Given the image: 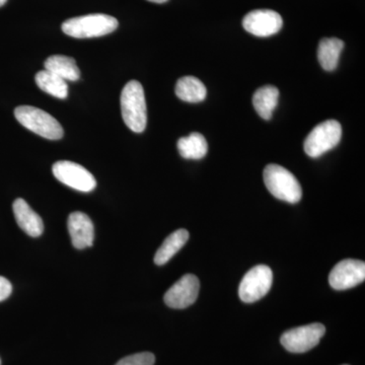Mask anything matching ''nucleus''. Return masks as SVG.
Listing matches in <instances>:
<instances>
[{"mask_svg":"<svg viewBox=\"0 0 365 365\" xmlns=\"http://www.w3.org/2000/svg\"><path fill=\"white\" fill-rule=\"evenodd\" d=\"M121 111L125 124L130 130L141 133L148 124V109L143 86L139 81H130L121 93Z\"/></svg>","mask_w":365,"mask_h":365,"instance_id":"obj_1","label":"nucleus"},{"mask_svg":"<svg viewBox=\"0 0 365 365\" xmlns=\"http://www.w3.org/2000/svg\"><path fill=\"white\" fill-rule=\"evenodd\" d=\"M118 21L104 14H88L71 19L62 24V31L67 36L76 39L102 37L114 32L118 28Z\"/></svg>","mask_w":365,"mask_h":365,"instance_id":"obj_2","label":"nucleus"},{"mask_svg":"<svg viewBox=\"0 0 365 365\" xmlns=\"http://www.w3.org/2000/svg\"><path fill=\"white\" fill-rule=\"evenodd\" d=\"M264 182L271 194L279 200L288 203L299 202L302 189L297 178L278 165H268L263 172Z\"/></svg>","mask_w":365,"mask_h":365,"instance_id":"obj_3","label":"nucleus"},{"mask_svg":"<svg viewBox=\"0 0 365 365\" xmlns=\"http://www.w3.org/2000/svg\"><path fill=\"white\" fill-rule=\"evenodd\" d=\"M14 116L24 127L46 139L58 140L64 131L59 122L47 112L32 106H20L14 110Z\"/></svg>","mask_w":365,"mask_h":365,"instance_id":"obj_4","label":"nucleus"},{"mask_svg":"<svg viewBox=\"0 0 365 365\" xmlns=\"http://www.w3.org/2000/svg\"><path fill=\"white\" fill-rule=\"evenodd\" d=\"M342 137V127L336 120H327L314 127L307 135L304 150L309 157L319 158L337 146Z\"/></svg>","mask_w":365,"mask_h":365,"instance_id":"obj_5","label":"nucleus"},{"mask_svg":"<svg viewBox=\"0 0 365 365\" xmlns=\"http://www.w3.org/2000/svg\"><path fill=\"white\" fill-rule=\"evenodd\" d=\"M272 282V270L268 266H255L241 281L239 287L240 299L247 304L257 302L268 294Z\"/></svg>","mask_w":365,"mask_h":365,"instance_id":"obj_6","label":"nucleus"},{"mask_svg":"<svg viewBox=\"0 0 365 365\" xmlns=\"http://www.w3.org/2000/svg\"><path fill=\"white\" fill-rule=\"evenodd\" d=\"M325 333V326L322 324H309L287 331L281 336L280 342L287 351L304 353L316 347Z\"/></svg>","mask_w":365,"mask_h":365,"instance_id":"obj_7","label":"nucleus"},{"mask_svg":"<svg viewBox=\"0 0 365 365\" xmlns=\"http://www.w3.org/2000/svg\"><path fill=\"white\" fill-rule=\"evenodd\" d=\"M52 170L53 175L59 182L76 191L88 193L97 186L95 177L78 163L60 160L53 165Z\"/></svg>","mask_w":365,"mask_h":365,"instance_id":"obj_8","label":"nucleus"},{"mask_svg":"<svg viewBox=\"0 0 365 365\" xmlns=\"http://www.w3.org/2000/svg\"><path fill=\"white\" fill-rule=\"evenodd\" d=\"M365 280V263L353 259L339 262L329 276V283L335 290L357 287Z\"/></svg>","mask_w":365,"mask_h":365,"instance_id":"obj_9","label":"nucleus"},{"mask_svg":"<svg viewBox=\"0 0 365 365\" xmlns=\"http://www.w3.org/2000/svg\"><path fill=\"white\" fill-rule=\"evenodd\" d=\"M200 282L193 274H186L165 292L163 300L172 309H186L198 297Z\"/></svg>","mask_w":365,"mask_h":365,"instance_id":"obj_10","label":"nucleus"},{"mask_svg":"<svg viewBox=\"0 0 365 365\" xmlns=\"http://www.w3.org/2000/svg\"><path fill=\"white\" fill-rule=\"evenodd\" d=\"M283 21L279 14L271 9H257L251 11L242 20L247 32L256 37H270L282 28Z\"/></svg>","mask_w":365,"mask_h":365,"instance_id":"obj_11","label":"nucleus"},{"mask_svg":"<svg viewBox=\"0 0 365 365\" xmlns=\"http://www.w3.org/2000/svg\"><path fill=\"white\" fill-rule=\"evenodd\" d=\"M67 227L74 248L83 250L93 246L95 228L91 218L86 213L81 211L72 212L69 215Z\"/></svg>","mask_w":365,"mask_h":365,"instance_id":"obj_12","label":"nucleus"},{"mask_svg":"<svg viewBox=\"0 0 365 365\" xmlns=\"http://www.w3.org/2000/svg\"><path fill=\"white\" fill-rule=\"evenodd\" d=\"M14 217L19 227L30 237H38L44 232V223L24 199L19 198L13 204Z\"/></svg>","mask_w":365,"mask_h":365,"instance_id":"obj_13","label":"nucleus"},{"mask_svg":"<svg viewBox=\"0 0 365 365\" xmlns=\"http://www.w3.org/2000/svg\"><path fill=\"white\" fill-rule=\"evenodd\" d=\"M278 100H279V91L276 86H262L254 93L255 110L262 119L270 120L272 118L274 110L277 107Z\"/></svg>","mask_w":365,"mask_h":365,"instance_id":"obj_14","label":"nucleus"},{"mask_svg":"<svg viewBox=\"0 0 365 365\" xmlns=\"http://www.w3.org/2000/svg\"><path fill=\"white\" fill-rule=\"evenodd\" d=\"M46 71L56 74L64 81H76L81 78V71L76 60L64 55H53L46 59Z\"/></svg>","mask_w":365,"mask_h":365,"instance_id":"obj_15","label":"nucleus"},{"mask_svg":"<svg viewBox=\"0 0 365 365\" xmlns=\"http://www.w3.org/2000/svg\"><path fill=\"white\" fill-rule=\"evenodd\" d=\"M344 42L337 38H325L319 41L318 58L319 64L327 71H335L339 63Z\"/></svg>","mask_w":365,"mask_h":365,"instance_id":"obj_16","label":"nucleus"},{"mask_svg":"<svg viewBox=\"0 0 365 365\" xmlns=\"http://www.w3.org/2000/svg\"><path fill=\"white\" fill-rule=\"evenodd\" d=\"M175 91L180 100L191 104L202 102L207 95V90L202 81L194 76H185L180 78Z\"/></svg>","mask_w":365,"mask_h":365,"instance_id":"obj_17","label":"nucleus"},{"mask_svg":"<svg viewBox=\"0 0 365 365\" xmlns=\"http://www.w3.org/2000/svg\"><path fill=\"white\" fill-rule=\"evenodd\" d=\"M188 240V230H184V228L170 234L155 253V263L158 266L167 264L185 246Z\"/></svg>","mask_w":365,"mask_h":365,"instance_id":"obj_18","label":"nucleus"},{"mask_svg":"<svg viewBox=\"0 0 365 365\" xmlns=\"http://www.w3.org/2000/svg\"><path fill=\"white\" fill-rule=\"evenodd\" d=\"M178 150L181 157L186 160H201L207 153L208 144L202 134L194 132L179 139Z\"/></svg>","mask_w":365,"mask_h":365,"instance_id":"obj_19","label":"nucleus"},{"mask_svg":"<svg viewBox=\"0 0 365 365\" xmlns=\"http://www.w3.org/2000/svg\"><path fill=\"white\" fill-rule=\"evenodd\" d=\"M35 81L40 90L49 93L53 97L63 100L68 96V86H67L66 81L52 72L46 71V69L41 71L36 74Z\"/></svg>","mask_w":365,"mask_h":365,"instance_id":"obj_20","label":"nucleus"},{"mask_svg":"<svg viewBox=\"0 0 365 365\" xmlns=\"http://www.w3.org/2000/svg\"><path fill=\"white\" fill-rule=\"evenodd\" d=\"M155 362V356L153 353L143 352L124 357L115 365H153Z\"/></svg>","mask_w":365,"mask_h":365,"instance_id":"obj_21","label":"nucleus"},{"mask_svg":"<svg viewBox=\"0 0 365 365\" xmlns=\"http://www.w3.org/2000/svg\"><path fill=\"white\" fill-rule=\"evenodd\" d=\"M11 292H13L11 283L6 278L0 276V302L6 299L11 294Z\"/></svg>","mask_w":365,"mask_h":365,"instance_id":"obj_22","label":"nucleus"},{"mask_svg":"<svg viewBox=\"0 0 365 365\" xmlns=\"http://www.w3.org/2000/svg\"><path fill=\"white\" fill-rule=\"evenodd\" d=\"M148 1L155 2V4H165L168 0H148Z\"/></svg>","mask_w":365,"mask_h":365,"instance_id":"obj_23","label":"nucleus"},{"mask_svg":"<svg viewBox=\"0 0 365 365\" xmlns=\"http://www.w3.org/2000/svg\"><path fill=\"white\" fill-rule=\"evenodd\" d=\"M7 2V0H0V7L4 6V4H6Z\"/></svg>","mask_w":365,"mask_h":365,"instance_id":"obj_24","label":"nucleus"},{"mask_svg":"<svg viewBox=\"0 0 365 365\" xmlns=\"http://www.w3.org/2000/svg\"><path fill=\"white\" fill-rule=\"evenodd\" d=\"M0 364H1V361H0Z\"/></svg>","mask_w":365,"mask_h":365,"instance_id":"obj_25","label":"nucleus"}]
</instances>
